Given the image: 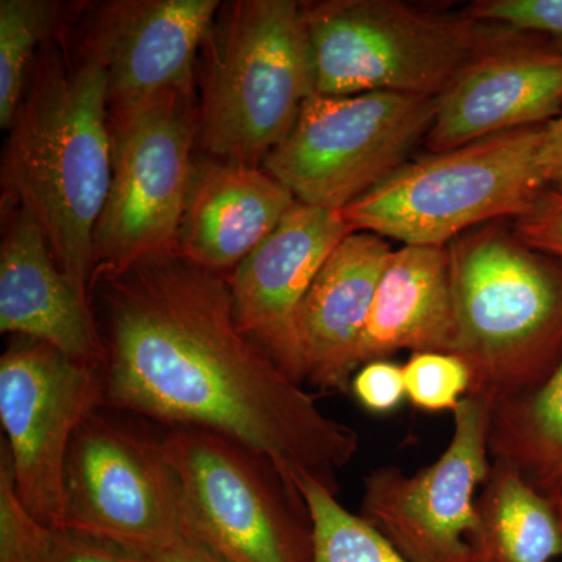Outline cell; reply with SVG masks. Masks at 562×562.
I'll use <instances>...</instances> for the list:
<instances>
[{
  "mask_svg": "<svg viewBox=\"0 0 562 562\" xmlns=\"http://www.w3.org/2000/svg\"><path fill=\"white\" fill-rule=\"evenodd\" d=\"M465 13L483 24L538 36L562 49V0H479Z\"/></svg>",
  "mask_w": 562,
  "mask_h": 562,
  "instance_id": "484cf974",
  "label": "cell"
},
{
  "mask_svg": "<svg viewBox=\"0 0 562 562\" xmlns=\"http://www.w3.org/2000/svg\"><path fill=\"white\" fill-rule=\"evenodd\" d=\"M0 562H150L116 543L38 522L14 490L9 450L0 447Z\"/></svg>",
  "mask_w": 562,
  "mask_h": 562,
  "instance_id": "7402d4cb",
  "label": "cell"
},
{
  "mask_svg": "<svg viewBox=\"0 0 562 562\" xmlns=\"http://www.w3.org/2000/svg\"><path fill=\"white\" fill-rule=\"evenodd\" d=\"M61 530L143 557L188 538L179 479L161 443L91 414L70 443Z\"/></svg>",
  "mask_w": 562,
  "mask_h": 562,
  "instance_id": "30bf717a",
  "label": "cell"
},
{
  "mask_svg": "<svg viewBox=\"0 0 562 562\" xmlns=\"http://www.w3.org/2000/svg\"><path fill=\"white\" fill-rule=\"evenodd\" d=\"M103 280V406L227 436L294 494L305 473L336 492L360 436L239 330L227 279L172 251Z\"/></svg>",
  "mask_w": 562,
  "mask_h": 562,
  "instance_id": "6da1fadb",
  "label": "cell"
},
{
  "mask_svg": "<svg viewBox=\"0 0 562 562\" xmlns=\"http://www.w3.org/2000/svg\"><path fill=\"white\" fill-rule=\"evenodd\" d=\"M220 9L217 0L111 3L90 49L105 69L111 106L171 91L191 95L195 57Z\"/></svg>",
  "mask_w": 562,
  "mask_h": 562,
  "instance_id": "9a60e30c",
  "label": "cell"
},
{
  "mask_svg": "<svg viewBox=\"0 0 562 562\" xmlns=\"http://www.w3.org/2000/svg\"><path fill=\"white\" fill-rule=\"evenodd\" d=\"M435 111L424 95L313 94L262 169L295 201L342 211L408 161Z\"/></svg>",
  "mask_w": 562,
  "mask_h": 562,
  "instance_id": "9c48e42d",
  "label": "cell"
},
{
  "mask_svg": "<svg viewBox=\"0 0 562 562\" xmlns=\"http://www.w3.org/2000/svg\"><path fill=\"white\" fill-rule=\"evenodd\" d=\"M490 453L562 508V360L541 386L492 405Z\"/></svg>",
  "mask_w": 562,
  "mask_h": 562,
  "instance_id": "44dd1931",
  "label": "cell"
},
{
  "mask_svg": "<svg viewBox=\"0 0 562 562\" xmlns=\"http://www.w3.org/2000/svg\"><path fill=\"white\" fill-rule=\"evenodd\" d=\"M314 91L436 98L503 33L468 13H432L398 0L302 3Z\"/></svg>",
  "mask_w": 562,
  "mask_h": 562,
  "instance_id": "8992f818",
  "label": "cell"
},
{
  "mask_svg": "<svg viewBox=\"0 0 562 562\" xmlns=\"http://www.w3.org/2000/svg\"><path fill=\"white\" fill-rule=\"evenodd\" d=\"M392 251L382 236L351 232L325 261L299 319L303 382L324 392L350 391L362 366L373 297Z\"/></svg>",
  "mask_w": 562,
  "mask_h": 562,
  "instance_id": "e0dca14e",
  "label": "cell"
},
{
  "mask_svg": "<svg viewBox=\"0 0 562 562\" xmlns=\"http://www.w3.org/2000/svg\"><path fill=\"white\" fill-rule=\"evenodd\" d=\"M150 562H224L190 538H179L146 554Z\"/></svg>",
  "mask_w": 562,
  "mask_h": 562,
  "instance_id": "f546056e",
  "label": "cell"
},
{
  "mask_svg": "<svg viewBox=\"0 0 562 562\" xmlns=\"http://www.w3.org/2000/svg\"><path fill=\"white\" fill-rule=\"evenodd\" d=\"M543 127L520 128L406 161L342 210L351 232L402 246H449L494 221L524 216L546 190Z\"/></svg>",
  "mask_w": 562,
  "mask_h": 562,
  "instance_id": "5b68a950",
  "label": "cell"
},
{
  "mask_svg": "<svg viewBox=\"0 0 562 562\" xmlns=\"http://www.w3.org/2000/svg\"><path fill=\"white\" fill-rule=\"evenodd\" d=\"M457 355L469 394L494 403L541 386L562 360V262L487 224L449 244Z\"/></svg>",
  "mask_w": 562,
  "mask_h": 562,
  "instance_id": "3957f363",
  "label": "cell"
},
{
  "mask_svg": "<svg viewBox=\"0 0 562 562\" xmlns=\"http://www.w3.org/2000/svg\"><path fill=\"white\" fill-rule=\"evenodd\" d=\"M403 379L406 398L428 413H453L472 384L465 362L447 351L412 353L403 366Z\"/></svg>",
  "mask_w": 562,
  "mask_h": 562,
  "instance_id": "d4e9b609",
  "label": "cell"
},
{
  "mask_svg": "<svg viewBox=\"0 0 562 562\" xmlns=\"http://www.w3.org/2000/svg\"><path fill=\"white\" fill-rule=\"evenodd\" d=\"M111 183L92 241V280L176 251L192 177L191 95L111 109Z\"/></svg>",
  "mask_w": 562,
  "mask_h": 562,
  "instance_id": "ba28073f",
  "label": "cell"
},
{
  "mask_svg": "<svg viewBox=\"0 0 562 562\" xmlns=\"http://www.w3.org/2000/svg\"><path fill=\"white\" fill-rule=\"evenodd\" d=\"M520 241L562 262V187H547L524 216L513 221Z\"/></svg>",
  "mask_w": 562,
  "mask_h": 562,
  "instance_id": "4316f807",
  "label": "cell"
},
{
  "mask_svg": "<svg viewBox=\"0 0 562 562\" xmlns=\"http://www.w3.org/2000/svg\"><path fill=\"white\" fill-rule=\"evenodd\" d=\"M492 402L468 394L441 457L406 475L383 465L364 479L360 516L409 562H471L476 492L491 473Z\"/></svg>",
  "mask_w": 562,
  "mask_h": 562,
  "instance_id": "7c38bea8",
  "label": "cell"
},
{
  "mask_svg": "<svg viewBox=\"0 0 562 562\" xmlns=\"http://www.w3.org/2000/svg\"><path fill=\"white\" fill-rule=\"evenodd\" d=\"M10 127L2 183L38 221L58 268L88 295L92 241L111 183L109 79L92 52L50 46Z\"/></svg>",
  "mask_w": 562,
  "mask_h": 562,
  "instance_id": "7a4b0ae2",
  "label": "cell"
},
{
  "mask_svg": "<svg viewBox=\"0 0 562 562\" xmlns=\"http://www.w3.org/2000/svg\"><path fill=\"white\" fill-rule=\"evenodd\" d=\"M509 32V31H508ZM562 114V49L538 36L503 33L436 99L430 151L520 128Z\"/></svg>",
  "mask_w": 562,
  "mask_h": 562,
  "instance_id": "5bb4252c",
  "label": "cell"
},
{
  "mask_svg": "<svg viewBox=\"0 0 562 562\" xmlns=\"http://www.w3.org/2000/svg\"><path fill=\"white\" fill-rule=\"evenodd\" d=\"M295 203L292 192L265 169L199 162L192 169L176 251L211 272L235 271Z\"/></svg>",
  "mask_w": 562,
  "mask_h": 562,
  "instance_id": "ac0fdd59",
  "label": "cell"
},
{
  "mask_svg": "<svg viewBox=\"0 0 562 562\" xmlns=\"http://www.w3.org/2000/svg\"><path fill=\"white\" fill-rule=\"evenodd\" d=\"M52 7L43 0L0 2V125L11 127L27 88L36 47L50 31Z\"/></svg>",
  "mask_w": 562,
  "mask_h": 562,
  "instance_id": "cb8c5ba5",
  "label": "cell"
},
{
  "mask_svg": "<svg viewBox=\"0 0 562 562\" xmlns=\"http://www.w3.org/2000/svg\"><path fill=\"white\" fill-rule=\"evenodd\" d=\"M468 542L471 562H552L562 557V508L492 461Z\"/></svg>",
  "mask_w": 562,
  "mask_h": 562,
  "instance_id": "ffe728a7",
  "label": "cell"
},
{
  "mask_svg": "<svg viewBox=\"0 0 562 562\" xmlns=\"http://www.w3.org/2000/svg\"><path fill=\"white\" fill-rule=\"evenodd\" d=\"M350 233L342 211L297 202L227 279L239 330L302 384L303 302L325 261Z\"/></svg>",
  "mask_w": 562,
  "mask_h": 562,
  "instance_id": "4fadbf2b",
  "label": "cell"
},
{
  "mask_svg": "<svg viewBox=\"0 0 562 562\" xmlns=\"http://www.w3.org/2000/svg\"><path fill=\"white\" fill-rule=\"evenodd\" d=\"M297 490L312 520L313 562H409L313 475H302Z\"/></svg>",
  "mask_w": 562,
  "mask_h": 562,
  "instance_id": "603a6c76",
  "label": "cell"
},
{
  "mask_svg": "<svg viewBox=\"0 0 562 562\" xmlns=\"http://www.w3.org/2000/svg\"><path fill=\"white\" fill-rule=\"evenodd\" d=\"M203 76V147L220 161L258 168L316 94L302 3L238 0L210 36Z\"/></svg>",
  "mask_w": 562,
  "mask_h": 562,
  "instance_id": "277c9868",
  "label": "cell"
},
{
  "mask_svg": "<svg viewBox=\"0 0 562 562\" xmlns=\"http://www.w3.org/2000/svg\"><path fill=\"white\" fill-rule=\"evenodd\" d=\"M454 305L449 246H401L380 277L362 338L361 361L403 350L452 351Z\"/></svg>",
  "mask_w": 562,
  "mask_h": 562,
  "instance_id": "d6986e66",
  "label": "cell"
},
{
  "mask_svg": "<svg viewBox=\"0 0 562 562\" xmlns=\"http://www.w3.org/2000/svg\"><path fill=\"white\" fill-rule=\"evenodd\" d=\"M101 406L98 371L47 344L21 336L0 358V422L14 490L44 527L63 528L70 443Z\"/></svg>",
  "mask_w": 562,
  "mask_h": 562,
  "instance_id": "8fae6325",
  "label": "cell"
},
{
  "mask_svg": "<svg viewBox=\"0 0 562 562\" xmlns=\"http://www.w3.org/2000/svg\"><path fill=\"white\" fill-rule=\"evenodd\" d=\"M541 160L549 187H562V114L543 127Z\"/></svg>",
  "mask_w": 562,
  "mask_h": 562,
  "instance_id": "f1b7e54d",
  "label": "cell"
},
{
  "mask_svg": "<svg viewBox=\"0 0 562 562\" xmlns=\"http://www.w3.org/2000/svg\"><path fill=\"white\" fill-rule=\"evenodd\" d=\"M160 443L179 479L188 538L224 562H313L308 509L271 462L202 428H172Z\"/></svg>",
  "mask_w": 562,
  "mask_h": 562,
  "instance_id": "52a82bcc",
  "label": "cell"
},
{
  "mask_svg": "<svg viewBox=\"0 0 562 562\" xmlns=\"http://www.w3.org/2000/svg\"><path fill=\"white\" fill-rule=\"evenodd\" d=\"M351 394L366 412L387 414L395 412L406 398L403 366L391 360L364 362L350 383Z\"/></svg>",
  "mask_w": 562,
  "mask_h": 562,
  "instance_id": "83f0119b",
  "label": "cell"
},
{
  "mask_svg": "<svg viewBox=\"0 0 562 562\" xmlns=\"http://www.w3.org/2000/svg\"><path fill=\"white\" fill-rule=\"evenodd\" d=\"M0 330L47 344L94 371L105 364L88 295L58 268L38 221L22 206L0 247Z\"/></svg>",
  "mask_w": 562,
  "mask_h": 562,
  "instance_id": "2e32d148",
  "label": "cell"
}]
</instances>
